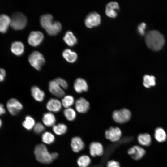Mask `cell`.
<instances>
[{"label": "cell", "instance_id": "ffe728a7", "mask_svg": "<svg viewBox=\"0 0 167 167\" xmlns=\"http://www.w3.org/2000/svg\"><path fill=\"white\" fill-rule=\"evenodd\" d=\"M44 124L47 127L53 126L55 125L56 118L54 115L50 112L44 113L42 118Z\"/></svg>", "mask_w": 167, "mask_h": 167}, {"label": "cell", "instance_id": "30bf717a", "mask_svg": "<svg viewBox=\"0 0 167 167\" xmlns=\"http://www.w3.org/2000/svg\"><path fill=\"white\" fill-rule=\"evenodd\" d=\"M105 135L107 139L112 142H115L120 139L122 132L118 127H111L105 131Z\"/></svg>", "mask_w": 167, "mask_h": 167}, {"label": "cell", "instance_id": "ac0fdd59", "mask_svg": "<svg viewBox=\"0 0 167 167\" xmlns=\"http://www.w3.org/2000/svg\"><path fill=\"white\" fill-rule=\"evenodd\" d=\"M31 92L32 97L36 101L41 102L44 99L45 92L38 86H32L31 89Z\"/></svg>", "mask_w": 167, "mask_h": 167}, {"label": "cell", "instance_id": "8992f818", "mask_svg": "<svg viewBox=\"0 0 167 167\" xmlns=\"http://www.w3.org/2000/svg\"><path fill=\"white\" fill-rule=\"evenodd\" d=\"M131 116L130 111L126 108L115 110L112 114L113 119L119 123H123L127 122L130 119Z\"/></svg>", "mask_w": 167, "mask_h": 167}, {"label": "cell", "instance_id": "4fadbf2b", "mask_svg": "<svg viewBox=\"0 0 167 167\" xmlns=\"http://www.w3.org/2000/svg\"><path fill=\"white\" fill-rule=\"evenodd\" d=\"M128 153L133 159L138 160L143 157L146 153V151L142 147L135 145L128 150Z\"/></svg>", "mask_w": 167, "mask_h": 167}, {"label": "cell", "instance_id": "1f68e13d", "mask_svg": "<svg viewBox=\"0 0 167 167\" xmlns=\"http://www.w3.org/2000/svg\"><path fill=\"white\" fill-rule=\"evenodd\" d=\"M91 162L90 158L88 156L84 155L78 159L77 163L79 167H87Z\"/></svg>", "mask_w": 167, "mask_h": 167}, {"label": "cell", "instance_id": "277c9868", "mask_svg": "<svg viewBox=\"0 0 167 167\" xmlns=\"http://www.w3.org/2000/svg\"><path fill=\"white\" fill-rule=\"evenodd\" d=\"M10 25L15 30H21L26 26L27 23L26 17L22 13L16 12L11 16Z\"/></svg>", "mask_w": 167, "mask_h": 167}, {"label": "cell", "instance_id": "4dcf8cb0", "mask_svg": "<svg viewBox=\"0 0 167 167\" xmlns=\"http://www.w3.org/2000/svg\"><path fill=\"white\" fill-rule=\"evenodd\" d=\"M74 97L71 95H67L64 96L62 100V106L65 108H70L74 103Z\"/></svg>", "mask_w": 167, "mask_h": 167}, {"label": "cell", "instance_id": "f546056e", "mask_svg": "<svg viewBox=\"0 0 167 167\" xmlns=\"http://www.w3.org/2000/svg\"><path fill=\"white\" fill-rule=\"evenodd\" d=\"M63 113L66 119L69 121L74 120L76 117L75 111L70 107L65 108L63 111Z\"/></svg>", "mask_w": 167, "mask_h": 167}, {"label": "cell", "instance_id": "7a4b0ae2", "mask_svg": "<svg viewBox=\"0 0 167 167\" xmlns=\"http://www.w3.org/2000/svg\"><path fill=\"white\" fill-rule=\"evenodd\" d=\"M40 20L41 27L51 36L58 34L61 30V24L58 21H53V17L51 14L42 15L41 16Z\"/></svg>", "mask_w": 167, "mask_h": 167}, {"label": "cell", "instance_id": "d4e9b609", "mask_svg": "<svg viewBox=\"0 0 167 167\" xmlns=\"http://www.w3.org/2000/svg\"><path fill=\"white\" fill-rule=\"evenodd\" d=\"M11 50L17 56L21 55L24 52V45L19 41L14 42L11 45Z\"/></svg>", "mask_w": 167, "mask_h": 167}, {"label": "cell", "instance_id": "836d02e7", "mask_svg": "<svg viewBox=\"0 0 167 167\" xmlns=\"http://www.w3.org/2000/svg\"><path fill=\"white\" fill-rule=\"evenodd\" d=\"M54 80L63 89H66L68 88V84L64 79L60 77H57Z\"/></svg>", "mask_w": 167, "mask_h": 167}, {"label": "cell", "instance_id": "83f0119b", "mask_svg": "<svg viewBox=\"0 0 167 167\" xmlns=\"http://www.w3.org/2000/svg\"><path fill=\"white\" fill-rule=\"evenodd\" d=\"M35 124V119L30 115L26 116L22 122L23 127L28 130H30L33 128Z\"/></svg>", "mask_w": 167, "mask_h": 167}, {"label": "cell", "instance_id": "e0dca14e", "mask_svg": "<svg viewBox=\"0 0 167 167\" xmlns=\"http://www.w3.org/2000/svg\"><path fill=\"white\" fill-rule=\"evenodd\" d=\"M73 87L75 92L78 93L87 91L88 89L86 81L81 78H77L75 80L74 83Z\"/></svg>", "mask_w": 167, "mask_h": 167}, {"label": "cell", "instance_id": "5b68a950", "mask_svg": "<svg viewBox=\"0 0 167 167\" xmlns=\"http://www.w3.org/2000/svg\"><path fill=\"white\" fill-rule=\"evenodd\" d=\"M28 60L31 65L37 70H40L45 63L43 55L36 51L33 52L29 55Z\"/></svg>", "mask_w": 167, "mask_h": 167}, {"label": "cell", "instance_id": "603a6c76", "mask_svg": "<svg viewBox=\"0 0 167 167\" xmlns=\"http://www.w3.org/2000/svg\"><path fill=\"white\" fill-rule=\"evenodd\" d=\"M11 19L7 15L2 14L0 15V32L5 33L7 30L10 24Z\"/></svg>", "mask_w": 167, "mask_h": 167}, {"label": "cell", "instance_id": "d590c367", "mask_svg": "<svg viewBox=\"0 0 167 167\" xmlns=\"http://www.w3.org/2000/svg\"><path fill=\"white\" fill-rule=\"evenodd\" d=\"M146 27V24L145 23H141L138 27V31L140 35L143 36L145 34V30Z\"/></svg>", "mask_w": 167, "mask_h": 167}, {"label": "cell", "instance_id": "d6a6232c", "mask_svg": "<svg viewBox=\"0 0 167 167\" xmlns=\"http://www.w3.org/2000/svg\"><path fill=\"white\" fill-rule=\"evenodd\" d=\"M41 139L43 143L48 144L53 143L55 140L54 135L48 131L45 132L42 134Z\"/></svg>", "mask_w": 167, "mask_h": 167}, {"label": "cell", "instance_id": "8d00e7d4", "mask_svg": "<svg viewBox=\"0 0 167 167\" xmlns=\"http://www.w3.org/2000/svg\"><path fill=\"white\" fill-rule=\"evenodd\" d=\"M107 167H120L119 163L116 161L111 160L109 161L107 165Z\"/></svg>", "mask_w": 167, "mask_h": 167}, {"label": "cell", "instance_id": "7402d4cb", "mask_svg": "<svg viewBox=\"0 0 167 167\" xmlns=\"http://www.w3.org/2000/svg\"><path fill=\"white\" fill-rule=\"evenodd\" d=\"M137 140L140 145L148 146L151 143L152 138L151 135L148 133H141L138 135Z\"/></svg>", "mask_w": 167, "mask_h": 167}, {"label": "cell", "instance_id": "f35d334b", "mask_svg": "<svg viewBox=\"0 0 167 167\" xmlns=\"http://www.w3.org/2000/svg\"><path fill=\"white\" fill-rule=\"evenodd\" d=\"M6 110L4 107L3 104L0 103V115H2L5 114Z\"/></svg>", "mask_w": 167, "mask_h": 167}, {"label": "cell", "instance_id": "e575fe53", "mask_svg": "<svg viewBox=\"0 0 167 167\" xmlns=\"http://www.w3.org/2000/svg\"><path fill=\"white\" fill-rule=\"evenodd\" d=\"M34 131L37 134H40L43 132L45 130L44 126L40 122L35 124L34 127Z\"/></svg>", "mask_w": 167, "mask_h": 167}, {"label": "cell", "instance_id": "74e56055", "mask_svg": "<svg viewBox=\"0 0 167 167\" xmlns=\"http://www.w3.org/2000/svg\"><path fill=\"white\" fill-rule=\"evenodd\" d=\"M6 75V73L5 70L2 68H0V82L4 81Z\"/></svg>", "mask_w": 167, "mask_h": 167}, {"label": "cell", "instance_id": "6da1fadb", "mask_svg": "<svg viewBox=\"0 0 167 167\" xmlns=\"http://www.w3.org/2000/svg\"><path fill=\"white\" fill-rule=\"evenodd\" d=\"M146 44L150 49L157 51L160 50L165 43L163 35L156 30H151L146 34L145 38Z\"/></svg>", "mask_w": 167, "mask_h": 167}, {"label": "cell", "instance_id": "cb8c5ba5", "mask_svg": "<svg viewBox=\"0 0 167 167\" xmlns=\"http://www.w3.org/2000/svg\"><path fill=\"white\" fill-rule=\"evenodd\" d=\"M62 55L64 58L68 62L73 63L77 60L78 56L75 52L69 49H66L63 51Z\"/></svg>", "mask_w": 167, "mask_h": 167}, {"label": "cell", "instance_id": "52a82bcc", "mask_svg": "<svg viewBox=\"0 0 167 167\" xmlns=\"http://www.w3.org/2000/svg\"><path fill=\"white\" fill-rule=\"evenodd\" d=\"M6 105L8 111L13 116L18 114L23 109L22 104L18 100L15 98L9 100Z\"/></svg>", "mask_w": 167, "mask_h": 167}, {"label": "cell", "instance_id": "8fae6325", "mask_svg": "<svg viewBox=\"0 0 167 167\" xmlns=\"http://www.w3.org/2000/svg\"><path fill=\"white\" fill-rule=\"evenodd\" d=\"M48 89L51 94L58 97L62 98L65 96V92L64 89L54 80L49 82Z\"/></svg>", "mask_w": 167, "mask_h": 167}, {"label": "cell", "instance_id": "ab89813d", "mask_svg": "<svg viewBox=\"0 0 167 167\" xmlns=\"http://www.w3.org/2000/svg\"><path fill=\"white\" fill-rule=\"evenodd\" d=\"M51 154L54 160L56 159L58 156V154L55 152L52 153Z\"/></svg>", "mask_w": 167, "mask_h": 167}, {"label": "cell", "instance_id": "9a60e30c", "mask_svg": "<svg viewBox=\"0 0 167 167\" xmlns=\"http://www.w3.org/2000/svg\"><path fill=\"white\" fill-rule=\"evenodd\" d=\"M103 148L102 144L98 142L92 143L89 146L90 154L93 157L100 156L103 153Z\"/></svg>", "mask_w": 167, "mask_h": 167}, {"label": "cell", "instance_id": "2e32d148", "mask_svg": "<svg viewBox=\"0 0 167 167\" xmlns=\"http://www.w3.org/2000/svg\"><path fill=\"white\" fill-rule=\"evenodd\" d=\"M75 106L77 111L80 113H84L89 109V103L84 98L81 97L76 101Z\"/></svg>", "mask_w": 167, "mask_h": 167}, {"label": "cell", "instance_id": "5bb4252c", "mask_svg": "<svg viewBox=\"0 0 167 167\" xmlns=\"http://www.w3.org/2000/svg\"><path fill=\"white\" fill-rule=\"evenodd\" d=\"M61 102L56 98L50 99L47 102L46 107L50 112L57 113L60 111L62 108Z\"/></svg>", "mask_w": 167, "mask_h": 167}, {"label": "cell", "instance_id": "4316f807", "mask_svg": "<svg viewBox=\"0 0 167 167\" xmlns=\"http://www.w3.org/2000/svg\"><path fill=\"white\" fill-rule=\"evenodd\" d=\"M143 84L144 86L149 88L156 84L155 77L153 75H146L143 77Z\"/></svg>", "mask_w": 167, "mask_h": 167}, {"label": "cell", "instance_id": "60d3db41", "mask_svg": "<svg viewBox=\"0 0 167 167\" xmlns=\"http://www.w3.org/2000/svg\"><path fill=\"white\" fill-rule=\"evenodd\" d=\"M2 125V121L0 118V127H1Z\"/></svg>", "mask_w": 167, "mask_h": 167}, {"label": "cell", "instance_id": "44dd1931", "mask_svg": "<svg viewBox=\"0 0 167 167\" xmlns=\"http://www.w3.org/2000/svg\"><path fill=\"white\" fill-rule=\"evenodd\" d=\"M154 137L157 142L163 143L166 141L167 134L164 129L161 127H158L155 130Z\"/></svg>", "mask_w": 167, "mask_h": 167}, {"label": "cell", "instance_id": "9c48e42d", "mask_svg": "<svg viewBox=\"0 0 167 167\" xmlns=\"http://www.w3.org/2000/svg\"><path fill=\"white\" fill-rule=\"evenodd\" d=\"M44 39V35L39 31L31 32L28 37L29 44L33 46H37L40 44Z\"/></svg>", "mask_w": 167, "mask_h": 167}, {"label": "cell", "instance_id": "f1b7e54d", "mask_svg": "<svg viewBox=\"0 0 167 167\" xmlns=\"http://www.w3.org/2000/svg\"><path fill=\"white\" fill-rule=\"evenodd\" d=\"M53 130L54 133L58 135H61L65 134L67 130V127L63 123L55 125L53 126Z\"/></svg>", "mask_w": 167, "mask_h": 167}, {"label": "cell", "instance_id": "3957f363", "mask_svg": "<svg viewBox=\"0 0 167 167\" xmlns=\"http://www.w3.org/2000/svg\"><path fill=\"white\" fill-rule=\"evenodd\" d=\"M34 153L36 159L40 163L48 164L54 160L51 153L48 152L46 146L43 144L36 146Z\"/></svg>", "mask_w": 167, "mask_h": 167}, {"label": "cell", "instance_id": "ba28073f", "mask_svg": "<svg viewBox=\"0 0 167 167\" xmlns=\"http://www.w3.org/2000/svg\"><path fill=\"white\" fill-rule=\"evenodd\" d=\"M101 18L97 12L93 11L90 13L86 17L84 23L88 28H92L99 25L101 23Z\"/></svg>", "mask_w": 167, "mask_h": 167}, {"label": "cell", "instance_id": "7c38bea8", "mask_svg": "<svg viewBox=\"0 0 167 167\" xmlns=\"http://www.w3.org/2000/svg\"><path fill=\"white\" fill-rule=\"evenodd\" d=\"M119 10L118 4L116 2L112 1L109 2L106 5L105 13L108 17L115 18L117 16Z\"/></svg>", "mask_w": 167, "mask_h": 167}, {"label": "cell", "instance_id": "484cf974", "mask_svg": "<svg viewBox=\"0 0 167 167\" xmlns=\"http://www.w3.org/2000/svg\"><path fill=\"white\" fill-rule=\"evenodd\" d=\"M65 42L69 46H73L77 42V40L73 33L71 31H67L63 37Z\"/></svg>", "mask_w": 167, "mask_h": 167}, {"label": "cell", "instance_id": "d6986e66", "mask_svg": "<svg viewBox=\"0 0 167 167\" xmlns=\"http://www.w3.org/2000/svg\"><path fill=\"white\" fill-rule=\"evenodd\" d=\"M71 146L74 152H78L84 148V144L80 138L75 137L71 139Z\"/></svg>", "mask_w": 167, "mask_h": 167}]
</instances>
